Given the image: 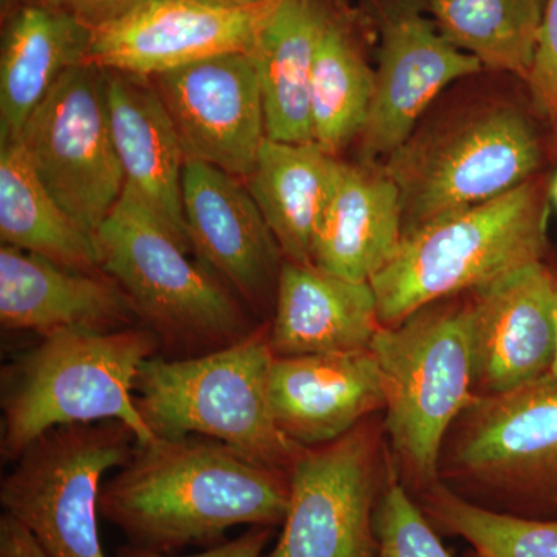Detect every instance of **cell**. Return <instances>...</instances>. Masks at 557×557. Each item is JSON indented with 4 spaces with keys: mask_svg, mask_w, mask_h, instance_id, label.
<instances>
[{
    "mask_svg": "<svg viewBox=\"0 0 557 557\" xmlns=\"http://www.w3.org/2000/svg\"><path fill=\"white\" fill-rule=\"evenodd\" d=\"M541 157L533 124L508 102H483L416 129L383 163L401 196L403 236L518 188Z\"/></svg>",
    "mask_w": 557,
    "mask_h": 557,
    "instance_id": "6",
    "label": "cell"
},
{
    "mask_svg": "<svg viewBox=\"0 0 557 557\" xmlns=\"http://www.w3.org/2000/svg\"><path fill=\"white\" fill-rule=\"evenodd\" d=\"M555 271V270H553ZM556 274V292H557V271H555ZM556 327H557V302H556ZM544 380H557V348H556V359L555 364H553L552 372L548 373L547 376H545Z\"/></svg>",
    "mask_w": 557,
    "mask_h": 557,
    "instance_id": "35",
    "label": "cell"
},
{
    "mask_svg": "<svg viewBox=\"0 0 557 557\" xmlns=\"http://www.w3.org/2000/svg\"><path fill=\"white\" fill-rule=\"evenodd\" d=\"M418 505L435 530L463 539L479 557H557V520L480 507L440 480L421 490Z\"/></svg>",
    "mask_w": 557,
    "mask_h": 557,
    "instance_id": "28",
    "label": "cell"
},
{
    "mask_svg": "<svg viewBox=\"0 0 557 557\" xmlns=\"http://www.w3.org/2000/svg\"><path fill=\"white\" fill-rule=\"evenodd\" d=\"M274 530L276 528L248 527V530L240 536L222 542L214 547L205 548L203 552L196 553V555H161V553L148 552V549L132 547L127 544L116 549L115 557H263V552L270 544Z\"/></svg>",
    "mask_w": 557,
    "mask_h": 557,
    "instance_id": "32",
    "label": "cell"
},
{
    "mask_svg": "<svg viewBox=\"0 0 557 557\" xmlns=\"http://www.w3.org/2000/svg\"><path fill=\"white\" fill-rule=\"evenodd\" d=\"M270 322L233 346L193 358L156 357L138 370L134 401L156 438L197 435L284 469L304 446L278 429L270 399Z\"/></svg>",
    "mask_w": 557,
    "mask_h": 557,
    "instance_id": "4",
    "label": "cell"
},
{
    "mask_svg": "<svg viewBox=\"0 0 557 557\" xmlns=\"http://www.w3.org/2000/svg\"><path fill=\"white\" fill-rule=\"evenodd\" d=\"M458 420L448 475L485 496L480 507L557 520V380L479 397Z\"/></svg>",
    "mask_w": 557,
    "mask_h": 557,
    "instance_id": "9",
    "label": "cell"
},
{
    "mask_svg": "<svg viewBox=\"0 0 557 557\" xmlns=\"http://www.w3.org/2000/svg\"><path fill=\"white\" fill-rule=\"evenodd\" d=\"M188 2L222 7V9H249V7L263 5V3L274 2V0H188Z\"/></svg>",
    "mask_w": 557,
    "mask_h": 557,
    "instance_id": "34",
    "label": "cell"
},
{
    "mask_svg": "<svg viewBox=\"0 0 557 557\" xmlns=\"http://www.w3.org/2000/svg\"><path fill=\"white\" fill-rule=\"evenodd\" d=\"M369 2L368 16L379 35V65L359 152L364 163H379L416 132L440 91L482 72L483 65L442 35L423 0Z\"/></svg>",
    "mask_w": 557,
    "mask_h": 557,
    "instance_id": "12",
    "label": "cell"
},
{
    "mask_svg": "<svg viewBox=\"0 0 557 557\" xmlns=\"http://www.w3.org/2000/svg\"><path fill=\"white\" fill-rule=\"evenodd\" d=\"M288 502V471L190 435L137 445L101 486L100 518L132 547L175 555L222 544L236 527H282Z\"/></svg>",
    "mask_w": 557,
    "mask_h": 557,
    "instance_id": "1",
    "label": "cell"
},
{
    "mask_svg": "<svg viewBox=\"0 0 557 557\" xmlns=\"http://www.w3.org/2000/svg\"><path fill=\"white\" fill-rule=\"evenodd\" d=\"M91 36L79 22L36 2L13 14L0 58V145L20 139L62 73L87 61Z\"/></svg>",
    "mask_w": 557,
    "mask_h": 557,
    "instance_id": "24",
    "label": "cell"
},
{
    "mask_svg": "<svg viewBox=\"0 0 557 557\" xmlns=\"http://www.w3.org/2000/svg\"><path fill=\"white\" fill-rule=\"evenodd\" d=\"M339 159L317 143L267 137L245 185L289 262L313 265V244Z\"/></svg>",
    "mask_w": 557,
    "mask_h": 557,
    "instance_id": "23",
    "label": "cell"
},
{
    "mask_svg": "<svg viewBox=\"0 0 557 557\" xmlns=\"http://www.w3.org/2000/svg\"><path fill=\"white\" fill-rule=\"evenodd\" d=\"M475 395L509 394L544 380L556 359V274L531 263L469 293Z\"/></svg>",
    "mask_w": 557,
    "mask_h": 557,
    "instance_id": "15",
    "label": "cell"
},
{
    "mask_svg": "<svg viewBox=\"0 0 557 557\" xmlns=\"http://www.w3.org/2000/svg\"><path fill=\"white\" fill-rule=\"evenodd\" d=\"M401 240V196L383 164L339 161L314 237L313 265L347 281L370 282Z\"/></svg>",
    "mask_w": 557,
    "mask_h": 557,
    "instance_id": "20",
    "label": "cell"
},
{
    "mask_svg": "<svg viewBox=\"0 0 557 557\" xmlns=\"http://www.w3.org/2000/svg\"><path fill=\"white\" fill-rule=\"evenodd\" d=\"M137 445L120 421L51 429L2 479L3 512L50 557H106L98 528L102 475L124 467Z\"/></svg>",
    "mask_w": 557,
    "mask_h": 557,
    "instance_id": "8",
    "label": "cell"
},
{
    "mask_svg": "<svg viewBox=\"0 0 557 557\" xmlns=\"http://www.w3.org/2000/svg\"><path fill=\"white\" fill-rule=\"evenodd\" d=\"M547 220L544 189L531 178L497 199L405 234L394 258L370 281L381 325L395 327L424 307L544 262Z\"/></svg>",
    "mask_w": 557,
    "mask_h": 557,
    "instance_id": "3",
    "label": "cell"
},
{
    "mask_svg": "<svg viewBox=\"0 0 557 557\" xmlns=\"http://www.w3.org/2000/svg\"><path fill=\"white\" fill-rule=\"evenodd\" d=\"M380 327L370 282L284 260L270 322L274 357L368 350Z\"/></svg>",
    "mask_w": 557,
    "mask_h": 557,
    "instance_id": "21",
    "label": "cell"
},
{
    "mask_svg": "<svg viewBox=\"0 0 557 557\" xmlns=\"http://www.w3.org/2000/svg\"><path fill=\"white\" fill-rule=\"evenodd\" d=\"M79 22L90 32H100L145 7L150 0H35Z\"/></svg>",
    "mask_w": 557,
    "mask_h": 557,
    "instance_id": "31",
    "label": "cell"
},
{
    "mask_svg": "<svg viewBox=\"0 0 557 557\" xmlns=\"http://www.w3.org/2000/svg\"><path fill=\"white\" fill-rule=\"evenodd\" d=\"M0 239L83 271H102L97 236L51 197L20 139L0 145Z\"/></svg>",
    "mask_w": 557,
    "mask_h": 557,
    "instance_id": "25",
    "label": "cell"
},
{
    "mask_svg": "<svg viewBox=\"0 0 557 557\" xmlns=\"http://www.w3.org/2000/svg\"><path fill=\"white\" fill-rule=\"evenodd\" d=\"M183 211L194 252L252 311L276 300L284 256L247 185L186 160Z\"/></svg>",
    "mask_w": 557,
    "mask_h": 557,
    "instance_id": "16",
    "label": "cell"
},
{
    "mask_svg": "<svg viewBox=\"0 0 557 557\" xmlns=\"http://www.w3.org/2000/svg\"><path fill=\"white\" fill-rule=\"evenodd\" d=\"M386 394V431L410 478L438 482L446 435L478 399L469 299L432 304L370 344Z\"/></svg>",
    "mask_w": 557,
    "mask_h": 557,
    "instance_id": "7",
    "label": "cell"
},
{
    "mask_svg": "<svg viewBox=\"0 0 557 557\" xmlns=\"http://www.w3.org/2000/svg\"><path fill=\"white\" fill-rule=\"evenodd\" d=\"M281 3L222 9L188 0H150L123 21L95 32L86 62L150 78L219 54L248 53Z\"/></svg>",
    "mask_w": 557,
    "mask_h": 557,
    "instance_id": "14",
    "label": "cell"
},
{
    "mask_svg": "<svg viewBox=\"0 0 557 557\" xmlns=\"http://www.w3.org/2000/svg\"><path fill=\"white\" fill-rule=\"evenodd\" d=\"M552 197H553V199H555L556 205H557V175H556L555 182H553Z\"/></svg>",
    "mask_w": 557,
    "mask_h": 557,
    "instance_id": "36",
    "label": "cell"
},
{
    "mask_svg": "<svg viewBox=\"0 0 557 557\" xmlns=\"http://www.w3.org/2000/svg\"><path fill=\"white\" fill-rule=\"evenodd\" d=\"M369 17L333 11L322 33L313 75L310 109L313 141L338 156L361 137L375 94V70L364 49Z\"/></svg>",
    "mask_w": 557,
    "mask_h": 557,
    "instance_id": "26",
    "label": "cell"
},
{
    "mask_svg": "<svg viewBox=\"0 0 557 557\" xmlns=\"http://www.w3.org/2000/svg\"><path fill=\"white\" fill-rule=\"evenodd\" d=\"M270 399L278 429L304 448L338 440L386 408L372 350L274 357Z\"/></svg>",
    "mask_w": 557,
    "mask_h": 557,
    "instance_id": "17",
    "label": "cell"
},
{
    "mask_svg": "<svg viewBox=\"0 0 557 557\" xmlns=\"http://www.w3.org/2000/svg\"><path fill=\"white\" fill-rule=\"evenodd\" d=\"M438 30L483 69L525 79L547 0H423Z\"/></svg>",
    "mask_w": 557,
    "mask_h": 557,
    "instance_id": "27",
    "label": "cell"
},
{
    "mask_svg": "<svg viewBox=\"0 0 557 557\" xmlns=\"http://www.w3.org/2000/svg\"><path fill=\"white\" fill-rule=\"evenodd\" d=\"M186 160L247 180L267 138L262 89L247 51L219 54L150 76Z\"/></svg>",
    "mask_w": 557,
    "mask_h": 557,
    "instance_id": "13",
    "label": "cell"
},
{
    "mask_svg": "<svg viewBox=\"0 0 557 557\" xmlns=\"http://www.w3.org/2000/svg\"><path fill=\"white\" fill-rule=\"evenodd\" d=\"M0 557H50L20 520L0 516Z\"/></svg>",
    "mask_w": 557,
    "mask_h": 557,
    "instance_id": "33",
    "label": "cell"
},
{
    "mask_svg": "<svg viewBox=\"0 0 557 557\" xmlns=\"http://www.w3.org/2000/svg\"><path fill=\"white\" fill-rule=\"evenodd\" d=\"M379 557H454L420 505L388 475L375 511Z\"/></svg>",
    "mask_w": 557,
    "mask_h": 557,
    "instance_id": "29",
    "label": "cell"
},
{
    "mask_svg": "<svg viewBox=\"0 0 557 557\" xmlns=\"http://www.w3.org/2000/svg\"><path fill=\"white\" fill-rule=\"evenodd\" d=\"M113 145L126 188L194 251L183 211L186 156L163 101L146 76L104 70Z\"/></svg>",
    "mask_w": 557,
    "mask_h": 557,
    "instance_id": "19",
    "label": "cell"
},
{
    "mask_svg": "<svg viewBox=\"0 0 557 557\" xmlns=\"http://www.w3.org/2000/svg\"><path fill=\"white\" fill-rule=\"evenodd\" d=\"M161 350L149 329L62 330L2 369L0 454L16 461L54 428L120 421L138 445L153 442L134 401L138 370Z\"/></svg>",
    "mask_w": 557,
    "mask_h": 557,
    "instance_id": "2",
    "label": "cell"
},
{
    "mask_svg": "<svg viewBox=\"0 0 557 557\" xmlns=\"http://www.w3.org/2000/svg\"><path fill=\"white\" fill-rule=\"evenodd\" d=\"M101 270L131 300L166 358H193L239 343L252 324L244 302L129 188L97 233Z\"/></svg>",
    "mask_w": 557,
    "mask_h": 557,
    "instance_id": "5",
    "label": "cell"
},
{
    "mask_svg": "<svg viewBox=\"0 0 557 557\" xmlns=\"http://www.w3.org/2000/svg\"><path fill=\"white\" fill-rule=\"evenodd\" d=\"M20 141L51 197L97 236L126 188L110 132L104 70L87 62L65 70Z\"/></svg>",
    "mask_w": 557,
    "mask_h": 557,
    "instance_id": "10",
    "label": "cell"
},
{
    "mask_svg": "<svg viewBox=\"0 0 557 557\" xmlns=\"http://www.w3.org/2000/svg\"><path fill=\"white\" fill-rule=\"evenodd\" d=\"M332 14L324 0H282L259 33L249 53L258 67L267 137L284 143L313 141L311 75Z\"/></svg>",
    "mask_w": 557,
    "mask_h": 557,
    "instance_id": "22",
    "label": "cell"
},
{
    "mask_svg": "<svg viewBox=\"0 0 557 557\" xmlns=\"http://www.w3.org/2000/svg\"><path fill=\"white\" fill-rule=\"evenodd\" d=\"M379 435L368 420L325 445L300 449L276 545L263 557H379Z\"/></svg>",
    "mask_w": 557,
    "mask_h": 557,
    "instance_id": "11",
    "label": "cell"
},
{
    "mask_svg": "<svg viewBox=\"0 0 557 557\" xmlns=\"http://www.w3.org/2000/svg\"><path fill=\"white\" fill-rule=\"evenodd\" d=\"M138 317L120 285L104 271L69 269L25 251L0 248V325L40 338L62 330L116 332Z\"/></svg>",
    "mask_w": 557,
    "mask_h": 557,
    "instance_id": "18",
    "label": "cell"
},
{
    "mask_svg": "<svg viewBox=\"0 0 557 557\" xmlns=\"http://www.w3.org/2000/svg\"><path fill=\"white\" fill-rule=\"evenodd\" d=\"M523 81L557 145V0H547L536 51Z\"/></svg>",
    "mask_w": 557,
    "mask_h": 557,
    "instance_id": "30",
    "label": "cell"
}]
</instances>
